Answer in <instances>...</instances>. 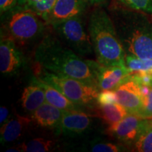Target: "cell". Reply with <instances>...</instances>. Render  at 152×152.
I'll return each instance as SVG.
<instances>
[{
  "label": "cell",
  "mask_w": 152,
  "mask_h": 152,
  "mask_svg": "<svg viewBox=\"0 0 152 152\" xmlns=\"http://www.w3.org/2000/svg\"><path fill=\"white\" fill-rule=\"evenodd\" d=\"M151 87H152V84H151Z\"/></svg>",
  "instance_id": "1f68e13d"
},
{
  "label": "cell",
  "mask_w": 152,
  "mask_h": 152,
  "mask_svg": "<svg viewBox=\"0 0 152 152\" xmlns=\"http://www.w3.org/2000/svg\"><path fill=\"white\" fill-rule=\"evenodd\" d=\"M109 15L125 54L152 59V21L142 11L114 2Z\"/></svg>",
  "instance_id": "7a4b0ae2"
},
{
  "label": "cell",
  "mask_w": 152,
  "mask_h": 152,
  "mask_svg": "<svg viewBox=\"0 0 152 152\" xmlns=\"http://www.w3.org/2000/svg\"><path fill=\"white\" fill-rule=\"evenodd\" d=\"M20 102L24 111L32 113L46 102L45 91L39 85L31 81V84L23 91Z\"/></svg>",
  "instance_id": "2e32d148"
},
{
  "label": "cell",
  "mask_w": 152,
  "mask_h": 152,
  "mask_svg": "<svg viewBox=\"0 0 152 152\" xmlns=\"http://www.w3.org/2000/svg\"><path fill=\"white\" fill-rule=\"evenodd\" d=\"M147 118L139 116L137 114L129 113L119 122L110 125L107 132L123 143L130 144L135 142L142 132Z\"/></svg>",
  "instance_id": "ba28073f"
},
{
  "label": "cell",
  "mask_w": 152,
  "mask_h": 152,
  "mask_svg": "<svg viewBox=\"0 0 152 152\" xmlns=\"http://www.w3.org/2000/svg\"><path fill=\"white\" fill-rule=\"evenodd\" d=\"M138 115L143 118H152V87L149 94L142 96V107Z\"/></svg>",
  "instance_id": "cb8c5ba5"
},
{
  "label": "cell",
  "mask_w": 152,
  "mask_h": 152,
  "mask_svg": "<svg viewBox=\"0 0 152 152\" xmlns=\"http://www.w3.org/2000/svg\"><path fill=\"white\" fill-rule=\"evenodd\" d=\"M56 2V0H40L30 7L29 9L35 12L48 24L49 15L52 12Z\"/></svg>",
  "instance_id": "44dd1931"
},
{
  "label": "cell",
  "mask_w": 152,
  "mask_h": 152,
  "mask_svg": "<svg viewBox=\"0 0 152 152\" xmlns=\"http://www.w3.org/2000/svg\"><path fill=\"white\" fill-rule=\"evenodd\" d=\"M115 1L134 10L152 14V0H115Z\"/></svg>",
  "instance_id": "7402d4cb"
},
{
  "label": "cell",
  "mask_w": 152,
  "mask_h": 152,
  "mask_svg": "<svg viewBox=\"0 0 152 152\" xmlns=\"http://www.w3.org/2000/svg\"><path fill=\"white\" fill-rule=\"evenodd\" d=\"M96 112L98 116H99L109 125L119 122L129 114L125 107L118 103L99 105L96 109Z\"/></svg>",
  "instance_id": "e0dca14e"
},
{
  "label": "cell",
  "mask_w": 152,
  "mask_h": 152,
  "mask_svg": "<svg viewBox=\"0 0 152 152\" xmlns=\"http://www.w3.org/2000/svg\"><path fill=\"white\" fill-rule=\"evenodd\" d=\"M22 152H47L54 151L57 147L55 140L46 138H35L20 144Z\"/></svg>",
  "instance_id": "ac0fdd59"
},
{
  "label": "cell",
  "mask_w": 152,
  "mask_h": 152,
  "mask_svg": "<svg viewBox=\"0 0 152 152\" xmlns=\"http://www.w3.org/2000/svg\"><path fill=\"white\" fill-rule=\"evenodd\" d=\"M130 72L126 66H105L99 64L96 71L98 89L114 90L129 78Z\"/></svg>",
  "instance_id": "8fae6325"
},
{
  "label": "cell",
  "mask_w": 152,
  "mask_h": 152,
  "mask_svg": "<svg viewBox=\"0 0 152 152\" xmlns=\"http://www.w3.org/2000/svg\"><path fill=\"white\" fill-rule=\"evenodd\" d=\"M7 151L8 152H22L21 147H20V144H16V145L13 146V147H9L7 149Z\"/></svg>",
  "instance_id": "f1b7e54d"
},
{
  "label": "cell",
  "mask_w": 152,
  "mask_h": 152,
  "mask_svg": "<svg viewBox=\"0 0 152 152\" xmlns=\"http://www.w3.org/2000/svg\"><path fill=\"white\" fill-rule=\"evenodd\" d=\"M27 2V0H18V3H17L16 7H24Z\"/></svg>",
  "instance_id": "4dcf8cb0"
},
{
  "label": "cell",
  "mask_w": 152,
  "mask_h": 152,
  "mask_svg": "<svg viewBox=\"0 0 152 152\" xmlns=\"http://www.w3.org/2000/svg\"><path fill=\"white\" fill-rule=\"evenodd\" d=\"M92 115L80 111H64L59 132L64 135L75 137L87 132L92 125Z\"/></svg>",
  "instance_id": "30bf717a"
},
{
  "label": "cell",
  "mask_w": 152,
  "mask_h": 152,
  "mask_svg": "<svg viewBox=\"0 0 152 152\" xmlns=\"http://www.w3.org/2000/svg\"><path fill=\"white\" fill-rule=\"evenodd\" d=\"M87 30L99 64L105 66L125 65V50L111 16L102 7H96L92 11Z\"/></svg>",
  "instance_id": "3957f363"
},
{
  "label": "cell",
  "mask_w": 152,
  "mask_h": 152,
  "mask_svg": "<svg viewBox=\"0 0 152 152\" xmlns=\"http://www.w3.org/2000/svg\"><path fill=\"white\" fill-rule=\"evenodd\" d=\"M64 111L45 102L31 113L33 122L42 128L59 130Z\"/></svg>",
  "instance_id": "4fadbf2b"
},
{
  "label": "cell",
  "mask_w": 152,
  "mask_h": 152,
  "mask_svg": "<svg viewBox=\"0 0 152 152\" xmlns=\"http://www.w3.org/2000/svg\"><path fill=\"white\" fill-rule=\"evenodd\" d=\"M35 71L37 78L52 85L74 103L81 106H88L96 102L99 92L96 87L73 77L51 73L37 66Z\"/></svg>",
  "instance_id": "5b68a950"
},
{
  "label": "cell",
  "mask_w": 152,
  "mask_h": 152,
  "mask_svg": "<svg viewBox=\"0 0 152 152\" xmlns=\"http://www.w3.org/2000/svg\"><path fill=\"white\" fill-rule=\"evenodd\" d=\"M113 90L117 103L125 107L128 113L138 115L142 107V96L138 83L129 77Z\"/></svg>",
  "instance_id": "9c48e42d"
},
{
  "label": "cell",
  "mask_w": 152,
  "mask_h": 152,
  "mask_svg": "<svg viewBox=\"0 0 152 152\" xmlns=\"http://www.w3.org/2000/svg\"><path fill=\"white\" fill-rule=\"evenodd\" d=\"M31 118L16 115L1 125L0 141L2 144L15 142L26 132L32 122Z\"/></svg>",
  "instance_id": "5bb4252c"
},
{
  "label": "cell",
  "mask_w": 152,
  "mask_h": 152,
  "mask_svg": "<svg viewBox=\"0 0 152 152\" xmlns=\"http://www.w3.org/2000/svg\"><path fill=\"white\" fill-rule=\"evenodd\" d=\"M26 64V58L12 38L1 33L0 71L5 76L18 74Z\"/></svg>",
  "instance_id": "52a82bcc"
},
{
  "label": "cell",
  "mask_w": 152,
  "mask_h": 152,
  "mask_svg": "<svg viewBox=\"0 0 152 152\" xmlns=\"http://www.w3.org/2000/svg\"><path fill=\"white\" fill-rule=\"evenodd\" d=\"M8 14L1 33L12 38L18 45L33 43L45 33L47 23L31 9L16 7Z\"/></svg>",
  "instance_id": "277c9868"
},
{
  "label": "cell",
  "mask_w": 152,
  "mask_h": 152,
  "mask_svg": "<svg viewBox=\"0 0 152 152\" xmlns=\"http://www.w3.org/2000/svg\"><path fill=\"white\" fill-rule=\"evenodd\" d=\"M96 103L99 105H106V104L117 103L116 95L113 90H101L99 92Z\"/></svg>",
  "instance_id": "d4e9b609"
},
{
  "label": "cell",
  "mask_w": 152,
  "mask_h": 152,
  "mask_svg": "<svg viewBox=\"0 0 152 152\" xmlns=\"http://www.w3.org/2000/svg\"><path fill=\"white\" fill-rule=\"evenodd\" d=\"M136 151L152 152V118H147L145 126L134 143Z\"/></svg>",
  "instance_id": "d6986e66"
},
{
  "label": "cell",
  "mask_w": 152,
  "mask_h": 152,
  "mask_svg": "<svg viewBox=\"0 0 152 152\" xmlns=\"http://www.w3.org/2000/svg\"><path fill=\"white\" fill-rule=\"evenodd\" d=\"M9 109L5 106H1L0 108V123L2 125L8 121Z\"/></svg>",
  "instance_id": "4316f807"
},
{
  "label": "cell",
  "mask_w": 152,
  "mask_h": 152,
  "mask_svg": "<svg viewBox=\"0 0 152 152\" xmlns=\"http://www.w3.org/2000/svg\"><path fill=\"white\" fill-rule=\"evenodd\" d=\"M18 0H0L1 14H5L13 10L17 6Z\"/></svg>",
  "instance_id": "484cf974"
},
{
  "label": "cell",
  "mask_w": 152,
  "mask_h": 152,
  "mask_svg": "<svg viewBox=\"0 0 152 152\" xmlns=\"http://www.w3.org/2000/svg\"><path fill=\"white\" fill-rule=\"evenodd\" d=\"M125 61L130 74L148 72L152 69V59H142L132 55L125 54Z\"/></svg>",
  "instance_id": "ffe728a7"
},
{
  "label": "cell",
  "mask_w": 152,
  "mask_h": 152,
  "mask_svg": "<svg viewBox=\"0 0 152 152\" xmlns=\"http://www.w3.org/2000/svg\"><path fill=\"white\" fill-rule=\"evenodd\" d=\"M61 39L73 52L81 56H87L94 52L88 30L80 16L66 19L52 25Z\"/></svg>",
  "instance_id": "8992f818"
},
{
  "label": "cell",
  "mask_w": 152,
  "mask_h": 152,
  "mask_svg": "<svg viewBox=\"0 0 152 152\" xmlns=\"http://www.w3.org/2000/svg\"><path fill=\"white\" fill-rule=\"evenodd\" d=\"M35 61L36 65L47 71L73 77L98 88L99 63L83 60L54 35H47L42 38L36 48Z\"/></svg>",
  "instance_id": "6da1fadb"
},
{
  "label": "cell",
  "mask_w": 152,
  "mask_h": 152,
  "mask_svg": "<svg viewBox=\"0 0 152 152\" xmlns=\"http://www.w3.org/2000/svg\"><path fill=\"white\" fill-rule=\"evenodd\" d=\"M39 1H40V0H27V2H26V4L24 7L29 9L30 7H32L33 4H35V3H37Z\"/></svg>",
  "instance_id": "f546056e"
},
{
  "label": "cell",
  "mask_w": 152,
  "mask_h": 152,
  "mask_svg": "<svg viewBox=\"0 0 152 152\" xmlns=\"http://www.w3.org/2000/svg\"><path fill=\"white\" fill-rule=\"evenodd\" d=\"M90 151L93 152H118L125 151L120 144L111 142H96L91 144Z\"/></svg>",
  "instance_id": "603a6c76"
},
{
  "label": "cell",
  "mask_w": 152,
  "mask_h": 152,
  "mask_svg": "<svg viewBox=\"0 0 152 152\" xmlns=\"http://www.w3.org/2000/svg\"><path fill=\"white\" fill-rule=\"evenodd\" d=\"M88 5L85 0H56L49 15L48 24L62 21L76 16H81Z\"/></svg>",
  "instance_id": "7c38bea8"
},
{
  "label": "cell",
  "mask_w": 152,
  "mask_h": 152,
  "mask_svg": "<svg viewBox=\"0 0 152 152\" xmlns=\"http://www.w3.org/2000/svg\"><path fill=\"white\" fill-rule=\"evenodd\" d=\"M32 81L37 83L45 91L46 102L52 104L55 107L58 108L62 111H80L82 106L74 103L64 96L61 92L52 87V85L47 84L37 77H33Z\"/></svg>",
  "instance_id": "9a60e30c"
},
{
  "label": "cell",
  "mask_w": 152,
  "mask_h": 152,
  "mask_svg": "<svg viewBox=\"0 0 152 152\" xmlns=\"http://www.w3.org/2000/svg\"><path fill=\"white\" fill-rule=\"evenodd\" d=\"M85 1L90 5L94 7H102L107 3L108 0H85Z\"/></svg>",
  "instance_id": "83f0119b"
}]
</instances>
